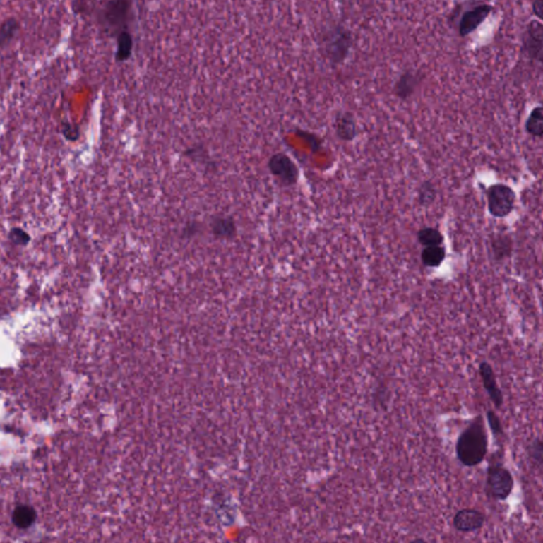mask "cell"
I'll return each instance as SVG.
<instances>
[{
  "label": "cell",
  "mask_w": 543,
  "mask_h": 543,
  "mask_svg": "<svg viewBox=\"0 0 543 543\" xmlns=\"http://www.w3.org/2000/svg\"><path fill=\"white\" fill-rule=\"evenodd\" d=\"M487 452V432L483 418L479 416L458 436L455 445L456 458L463 466L472 468L485 460Z\"/></svg>",
  "instance_id": "obj_1"
},
{
  "label": "cell",
  "mask_w": 543,
  "mask_h": 543,
  "mask_svg": "<svg viewBox=\"0 0 543 543\" xmlns=\"http://www.w3.org/2000/svg\"><path fill=\"white\" fill-rule=\"evenodd\" d=\"M354 37L352 30L342 24H335L325 33V56L333 66L344 64L350 58L354 47Z\"/></svg>",
  "instance_id": "obj_2"
},
{
  "label": "cell",
  "mask_w": 543,
  "mask_h": 543,
  "mask_svg": "<svg viewBox=\"0 0 543 543\" xmlns=\"http://www.w3.org/2000/svg\"><path fill=\"white\" fill-rule=\"evenodd\" d=\"M515 479L509 469L501 464L489 465L486 475L485 491L488 498L503 502L513 494Z\"/></svg>",
  "instance_id": "obj_3"
},
{
  "label": "cell",
  "mask_w": 543,
  "mask_h": 543,
  "mask_svg": "<svg viewBox=\"0 0 543 543\" xmlns=\"http://www.w3.org/2000/svg\"><path fill=\"white\" fill-rule=\"evenodd\" d=\"M487 209L490 215L496 219L508 217L515 206V190L504 183L491 184L486 189Z\"/></svg>",
  "instance_id": "obj_4"
},
{
  "label": "cell",
  "mask_w": 543,
  "mask_h": 543,
  "mask_svg": "<svg viewBox=\"0 0 543 543\" xmlns=\"http://www.w3.org/2000/svg\"><path fill=\"white\" fill-rule=\"evenodd\" d=\"M521 54L527 60L542 64L543 61V24L538 20H532L526 25L521 39Z\"/></svg>",
  "instance_id": "obj_5"
},
{
  "label": "cell",
  "mask_w": 543,
  "mask_h": 543,
  "mask_svg": "<svg viewBox=\"0 0 543 543\" xmlns=\"http://www.w3.org/2000/svg\"><path fill=\"white\" fill-rule=\"evenodd\" d=\"M489 4L472 3V7L467 8L460 13L458 22V32L460 37H467L475 32L494 11Z\"/></svg>",
  "instance_id": "obj_6"
},
{
  "label": "cell",
  "mask_w": 543,
  "mask_h": 543,
  "mask_svg": "<svg viewBox=\"0 0 543 543\" xmlns=\"http://www.w3.org/2000/svg\"><path fill=\"white\" fill-rule=\"evenodd\" d=\"M270 172L285 186H293L299 181V170L297 164L287 154H274L268 162Z\"/></svg>",
  "instance_id": "obj_7"
},
{
  "label": "cell",
  "mask_w": 543,
  "mask_h": 543,
  "mask_svg": "<svg viewBox=\"0 0 543 543\" xmlns=\"http://www.w3.org/2000/svg\"><path fill=\"white\" fill-rule=\"evenodd\" d=\"M424 76L422 71L415 68H407L398 76L394 86L393 94L401 101H407L415 95L419 88Z\"/></svg>",
  "instance_id": "obj_8"
},
{
  "label": "cell",
  "mask_w": 543,
  "mask_h": 543,
  "mask_svg": "<svg viewBox=\"0 0 543 543\" xmlns=\"http://www.w3.org/2000/svg\"><path fill=\"white\" fill-rule=\"evenodd\" d=\"M486 522L485 513L475 508H462L453 517L454 528L460 532H473L483 528Z\"/></svg>",
  "instance_id": "obj_9"
},
{
  "label": "cell",
  "mask_w": 543,
  "mask_h": 543,
  "mask_svg": "<svg viewBox=\"0 0 543 543\" xmlns=\"http://www.w3.org/2000/svg\"><path fill=\"white\" fill-rule=\"evenodd\" d=\"M333 126L338 138L344 143H352L358 136V124L352 112L338 111L333 117Z\"/></svg>",
  "instance_id": "obj_10"
},
{
  "label": "cell",
  "mask_w": 543,
  "mask_h": 543,
  "mask_svg": "<svg viewBox=\"0 0 543 543\" xmlns=\"http://www.w3.org/2000/svg\"><path fill=\"white\" fill-rule=\"evenodd\" d=\"M129 1H109L103 9V20L109 28H119L126 24L130 11Z\"/></svg>",
  "instance_id": "obj_11"
},
{
  "label": "cell",
  "mask_w": 543,
  "mask_h": 543,
  "mask_svg": "<svg viewBox=\"0 0 543 543\" xmlns=\"http://www.w3.org/2000/svg\"><path fill=\"white\" fill-rule=\"evenodd\" d=\"M479 375L483 381L484 388L487 390L490 399H491L496 407H501L503 405V395L496 383L492 367L487 362H482L479 365Z\"/></svg>",
  "instance_id": "obj_12"
},
{
  "label": "cell",
  "mask_w": 543,
  "mask_h": 543,
  "mask_svg": "<svg viewBox=\"0 0 543 543\" xmlns=\"http://www.w3.org/2000/svg\"><path fill=\"white\" fill-rule=\"evenodd\" d=\"M37 517V511L31 505L20 504L12 513V523L20 530H26L35 524Z\"/></svg>",
  "instance_id": "obj_13"
},
{
  "label": "cell",
  "mask_w": 543,
  "mask_h": 543,
  "mask_svg": "<svg viewBox=\"0 0 543 543\" xmlns=\"http://www.w3.org/2000/svg\"><path fill=\"white\" fill-rule=\"evenodd\" d=\"M525 132L535 138L542 139L543 137V109L541 105H537L528 114L524 124Z\"/></svg>",
  "instance_id": "obj_14"
},
{
  "label": "cell",
  "mask_w": 543,
  "mask_h": 543,
  "mask_svg": "<svg viewBox=\"0 0 543 543\" xmlns=\"http://www.w3.org/2000/svg\"><path fill=\"white\" fill-rule=\"evenodd\" d=\"M492 253L496 260H502L511 256L513 249V241L508 234H498L492 236L491 242Z\"/></svg>",
  "instance_id": "obj_15"
},
{
  "label": "cell",
  "mask_w": 543,
  "mask_h": 543,
  "mask_svg": "<svg viewBox=\"0 0 543 543\" xmlns=\"http://www.w3.org/2000/svg\"><path fill=\"white\" fill-rule=\"evenodd\" d=\"M438 196L436 185L430 179H426L420 184L417 189L418 204L424 208L432 206Z\"/></svg>",
  "instance_id": "obj_16"
},
{
  "label": "cell",
  "mask_w": 543,
  "mask_h": 543,
  "mask_svg": "<svg viewBox=\"0 0 543 543\" xmlns=\"http://www.w3.org/2000/svg\"><path fill=\"white\" fill-rule=\"evenodd\" d=\"M133 37L128 30L120 31L117 37L115 59L117 62H126L132 56Z\"/></svg>",
  "instance_id": "obj_17"
},
{
  "label": "cell",
  "mask_w": 543,
  "mask_h": 543,
  "mask_svg": "<svg viewBox=\"0 0 543 543\" xmlns=\"http://www.w3.org/2000/svg\"><path fill=\"white\" fill-rule=\"evenodd\" d=\"M213 234L221 238H228L236 234V224L229 217H217L211 222Z\"/></svg>",
  "instance_id": "obj_18"
},
{
  "label": "cell",
  "mask_w": 543,
  "mask_h": 543,
  "mask_svg": "<svg viewBox=\"0 0 543 543\" xmlns=\"http://www.w3.org/2000/svg\"><path fill=\"white\" fill-rule=\"evenodd\" d=\"M445 257L446 251L441 245L424 247L422 253V263L429 268H437L441 265Z\"/></svg>",
  "instance_id": "obj_19"
},
{
  "label": "cell",
  "mask_w": 543,
  "mask_h": 543,
  "mask_svg": "<svg viewBox=\"0 0 543 543\" xmlns=\"http://www.w3.org/2000/svg\"><path fill=\"white\" fill-rule=\"evenodd\" d=\"M417 240L426 247L439 246L443 244V236L437 228L426 226L417 232Z\"/></svg>",
  "instance_id": "obj_20"
},
{
  "label": "cell",
  "mask_w": 543,
  "mask_h": 543,
  "mask_svg": "<svg viewBox=\"0 0 543 543\" xmlns=\"http://www.w3.org/2000/svg\"><path fill=\"white\" fill-rule=\"evenodd\" d=\"M20 23L14 18H8L0 24V47L7 46L16 37Z\"/></svg>",
  "instance_id": "obj_21"
},
{
  "label": "cell",
  "mask_w": 543,
  "mask_h": 543,
  "mask_svg": "<svg viewBox=\"0 0 543 543\" xmlns=\"http://www.w3.org/2000/svg\"><path fill=\"white\" fill-rule=\"evenodd\" d=\"M526 451H527V456L530 462L541 470L543 466V443L541 438L537 437V438L532 439L530 445L527 446Z\"/></svg>",
  "instance_id": "obj_22"
},
{
  "label": "cell",
  "mask_w": 543,
  "mask_h": 543,
  "mask_svg": "<svg viewBox=\"0 0 543 543\" xmlns=\"http://www.w3.org/2000/svg\"><path fill=\"white\" fill-rule=\"evenodd\" d=\"M61 134L64 136L66 141H71V143L77 141L80 138L79 126L71 124V122H62V124H61Z\"/></svg>",
  "instance_id": "obj_23"
},
{
  "label": "cell",
  "mask_w": 543,
  "mask_h": 543,
  "mask_svg": "<svg viewBox=\"0 0 543 543\" xmlns=\"http://www.w3.org/2000/svg\"><path fill=\"white\" fill-rule=\"evenodd\" d=\"M487 420L488 424H489L490 429H491L492 434L494 437L501 436L503 435L502 424H501L500 419L498 416L492 411L487 412Z\"/></svg>",
  "instance_id": "obj_24"
},
{
  "label": "cell",
  "mask_w": 543,
  "mask_h": 543,
  "mask_svg": "<svg viewBox=\"0 0 543 543\" xmlns=\"http://www.w3.org/2000/svg\"><path fill=\"white\" fill-rule=\"evenodd\" d=\"M10 239L14 241V242L18 243V244H25V243L30 240V237H29L26 232L20 229V228H13L11 232H10Z\"/></svg>",
  "instance_id": "obj_25"
},
{
  "label": "cell",
  "mask_w": 543,
  "mask_h": 543,
  "mask_svg": "<svg viewBox=\"0 0 543 543\" xmlns=\"http://www.w3.org/2000/svg\"><path fill=\"white\" fill-rule=\"evenodd\" d=\"M532 14H534V16H536L537 20H538L539 22H541V20H543L542 0H535V1H532Z\"/></svg>",
  "instance_id": "obj_26"
},
{
  "label": "cell",
  "mask_w": 543,
  "mask_h": 543,
  "mask_svg": "<svg viewBox=\"0 0 543 543\" xmlns=\"http://www.w3.org/2000/svg\"><path fill=\"white\" fill-rule=\"evenodd\" d=\"M410 543H428L424 538H415L410 541Z\"/></svg>",
  "instance_id": "obj_27"
},
{
  "label": "cell",
  "mask_w": 543,
  "mask_h": 543,
  "mask_svg": "<svg viewBox=\"0 0 543 543\" xmlns=\"http://www.w3.org/2000/svg\"><path fill=\"white\" fill-rule=\"evenodd\" d=\"M335 543H342V542H335Z\"/></svg>",
  "instance_id": "obj_28"
}]
</instances>
